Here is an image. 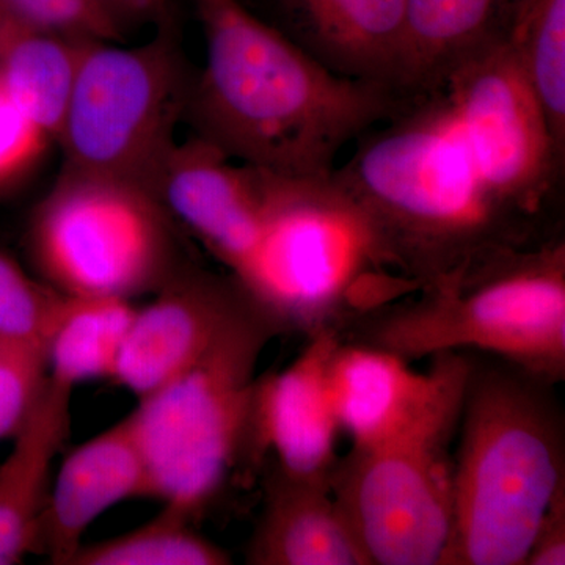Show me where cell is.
Masks as SVG:
<instances>
[{
    "mask_svg": "<svg viewBox=\"0 0 565 565\" xmlns=\"http://www.w3.org/2000/svg\"><path fill=\"white\" fill-rule=\"evenodd\" d=\"M255 565H371L332 484L275 465L247 555Z\"/></svg>",
    "mask_w": 565,
    "mask_h": 565,
    "instance_id": "cell-16",
    "label": "cell"
},
{
    "mask_svg": "<svg viewBox=\"0 0 565 565\" xmlns=\"http://www.w3.org/2000/svg\"><path fill=\"white\" fill-rule=\"evenodd\" d=\"M248 303L233 277L184 264L136 311L111 381L148 396L195 363Z\"/></svg>",
    "mask_w": 565,
    "mask_h": 565,
    "instance_id": "cell-11",
    "label": "cell"
},
{
    "mask_svg": "<svg viewBox=\"0 0 565 565\" xmlns=\"http://www.w3.org/2000/svg\"><path fill=\"white\" fill-rule=\"evenodd\" d=\"M330 181L419 289L489 253L550 239L487 191L440 90L363 134Z\"/></svg>",
    "mask_w": 565,
    "mask_h": 565,
    "instance_id": "cell-2",
    "label": "cell"
},
{
    "mask_svg": "<svg viewBox=\"0 0 565 565\" xmlns=\"http://www.w3.org/2000/svg\"><path fill=\"white\" fill-rule=\"evenodd\" d=\"M266 172L193 136L178 141L158 185L173 221L236 274L255 247Z\"/></svg>",
    "mask_w": 565,
    "mask_h": 565,
    "instance_id": "cell-12",
    "label": "cell"
},
{
    "mask_svg": "<svg viewBox=\"0 0 565 565\" xmlns=\"http://www.w3.org/2000/svg\"><path fill=\"white\" fill-rule=\"evenodd\" d=\"M340 341L337 330L311 334L288 367L258 379L253 397L250 451L273 449L285 473L329 484L341 427L327 370Z\"/></svg>",
    "mask_w": 565,
    "mask_h": 565,
    "instance_id": "cell-13",
    "label": "cell"
},
{
    "mask_svg": "<svg viewBox=\"0 0 565 565\" xmlns=\"http://www.w3.org/2000/svg\"><path fill=\"white\" fill-rule=\"evenodd\" d=\"M277 326L248 303L188 370L128 415L151 498L196 519L250 451L256 367Z\"/></svg>",
    "mask_w": 565,
    "mask_h": 565,
    "instance_id": "cell-6",
    "label": "cell"
},
{
    "mask_svg": "<svg viewBox=\"0 0 565 565\" xmlns=\"http://www.w3.org/2000/svg\"><path fill=\"white\" fill-rule=\"evenodd\" d=\"M65 300V294L33 280L20 264L0 252V337L47 345Z\"/></svg>",
    "mask_w": 565,
    "mask_h": 565,
    "instance_id": "cell-24",
    "label": "cell"
},
{
    "mask_svg": "<svg viewBox=\"0 0 565 565\" xmlns=\"http://www.w3.org/2000/svg\"><path fill=\"white\" fill-rule=\"evenodd\" d=\"M508 40L565 148V0H523Z\"/></svg>",
    "mask_w": 565,
    "mask_h": 565,
    "instance_id": "cell-23",
    "label": "cell"
},
{
    "mask_svg": "<svg viewBox=\"0 0 565 565\" xmlns=\"http://www.w3.org/2000/svg\"><path fill=\"white\" fill-rule=\"evenodd\" d=\"M125 31L128 25L163 20L172 11L174 0H95Z\"/></svg>",
    "mask_w": 565,
    "mask_h": 565,
    "instance_id": "cell-29",
    "label": "cell"
},
{
    "mask_svg": "<svg viewBox=\"0 0 565 565\" xmlns=\"http://www.w3.org/2000/svg\"><path fill=\"white\" fill-rule=\"evenodd\" d=\"M273 28L338 76L404 93L408 0H258ZM408 96V95H407Z\"/></svg>",
    "mask_w": 565,
    "mask_h": 565,
    "instance_id": "cell-14",
    "label": "cell"
},
{
    "mask_svg": "<svg viewBox=\"0 0 565 565\" xmlns=\"http://www.w3.org/2000/svg\"><path fill=\"white\" fill-rule=\"evenodd\" d=\"M47 377L46 344L0 337V440L21 429Z\"/></svg>",
    "mask_w": 565,
    "mask_h": 565,
    "instance_id": "cell-25",
    "label": "cell"
},
{
    "mask_svg": "<svg viewBox=\"0 0 565 565\" xmlns=\"http://www.w3.org/2000/svg\"><path fill=\"white\" fill-rule=\"evenodd\" d=\"M170 212L147 189L63 169L33 212L29 250L66 296L131 300L184 266Z\"/></svg>",
    "mask_w": 565,
    "mask_h": 565,
    "instance_id": "cell-9",
    "label": "cell"
},
{
    "mask_svg": "<svg viewBox=\"0 0 565 565\" xmlns=\"http://www.w3.org/2000/svg\"><path fill=\"white\" fill-rule=\"evenodd\" d=\"M565 564V487L556 494L535 533L523 565Z\"/></svg>",
    "mask_w": 565,
    "mask_h": 565,
    "instance_id": "cell-28",
    "label": "cell"
},
{
    "mask_svg": "<svg viewBox=\"0 0 565 565\" xmlns=\"http://www.w3.org/2000/svg\"><path fill=\"white\" fill-rule=\"evenodd\" d=\"M370 345L412 362L481 352L557 384L565 375V244L550 237L465 264L375 316Z\"/></svg>",
    "mask_w": 565,
    "mask_h": 565,
    "instance_id": "cell-4",
    "label": "cell"
},
{
    "mask_svg": "<svg viewBox=\"0 0 565 565\" xmlns=\"http://www.w3.org/2000/svg\"><path fill=\"white\" fill-rule=\"evenodd\" d=\"M115 43L90 40L82 47L57 140L63 169L129 182L158 196L196 71L170 14L147 43Z\"/></svg>",
    "mask_w": 565,
    "mask_h": 565,
    "instance_id": "cell-8",
    "label": "cell"
},
{
    "mask_svg": "<svg viewBox=\"0 0 565 565\" xmlns=\"http://www.w3.org/2000/svg\"><path fill=\"white\" fill-rule=\"evenodd\" d=\"M50 141V136L0 85V192L31 172Z\"/></svg>",
    "mask_w": 565,
    "mask_h": 565,
    "instance_id": "cell-27",
    "label": "cell"
},
{
    "mask_svg": "<svg viewBox=\"0 0 565 565\" xmlns=\"http://www.w3.org/2000/svg\"><path fill=\"white\" fill-rule=\"evenodd\" d=\"M385 269L394 267L373 226L330 177L266 172L258 237L232 277L280 332L311 337L379 310L386 294L371 278Z\"/></svg>",
    "mask_w": 565,
    "mask_h": 565,
    "instance_id": "cell-5",
    "label": "cell"
},
{
    "mask_svg": "<svg viewBox=\"0 0 565 565\" xmlns=\"http://www.w3.org/2000/svg\"><path fill=\"white\" fill-rule=\"evenodd\" d=\"M444 353L433 396L403 426L338 460L332 493L371 565H444L452 526L451 446L470 352Z\"/></svg>",
    "mask_w": 565,
    "mask_h": 565,
    "instance_id": "cell-7",
    "label": "cell"
},
{
    "mask_svg": "<svg viewBox=\"0 0 565 565\" xmlns=\"http://www.w3.org/2000/svg\"><path fill=\"white\" fill-rule=\"evenodd\" d=\"M85 41L0 17V85L52 141L61 137Z\"/></svg>",
    "mask_w": 565,
    "mask_h": 565,
    "instance_id": "cell-20",
    "label": "cell"
},
{
    "mask_svg": "<svg viewBox=\"0 0 565 565\" xmlns=\"http://www.w3.org/2000/svg\"><path fill=\"white\" fill-rule=\"evenodd\" d=\"M204 65L188 115L195 136L234 161L323 180L345 145L392 120L415 98L327 70L243 0H192Z\"/></svg>",
    "mask_w": 565,
    "mask_h": 565,
    "instance_id": "cell-1",
    "label": "cell"
},
{
    "mask_svg": "<svg viewBox=\"0 0 565 565\" xmlns=\"http://www.w3.org/2000/svg\"><path fill=\"white\" fill-rule=\"evenodd\" d=\"M73 390L47 377L0 465V565L21 564L36 552L54 462L68 440Z\"/></svg>",
    "mask_w": 565,
    "mask_h": 565,
    "instance_id": "cell-18",
    "label": "cell"
},
{
    "mask_svg": "<svg viewBox=\"0 0 565 565\" xmlns=\"http://www.w3.org/2000/svg\"><path fill=\"white\" fill-rule=\"evenodd\" d=\"M151 498L150 479L128 416L70 452L52 479L35 553L70 565L88 527L115 504Z\"/></svg>",
    "mask_w": 565,
    "mask_h": 565,
    "instance_id": "cell-15",
    "label": "cell"
},
{
    "mask_svg": "<svg viewBox=\"0 0 565 565\" xmlns=\"http://www.w3.org/2000/svg\"><path fill=\"white\" fill-rule=\"evenodd\" d=\"M553 385L504 360L471 355L444 565L525 564L565 487L564 415Z\"/></svg>",
    "mask_w": 565,
    "mask_h": 565,
    "instance_id": "cell-3",
    "label": "cell"
},
{
    "mask_svg": "<svg viewBox=\"0 0 565 565\" xmlns=\"http://www.w3.org/2000/svg\"><path fill=\"white\" fill-rule=\"evenodd\" d=\"M193 516L167 505L136 530L82 545L70 565H226L228 553L204 537Z\"/></svg>",
    "mask_w": 565,
    "mask_h": 565,
    "instance_id": "cell-22",
    "label": "cell"
},
{
    "mask_svg": "<svg viewBox=\"0 0 565 565\" xmlns=\"http://www.w3.org/2000/svg\"><path fill=\"white\" fill-rule=\"evenodd\" d=\"M0 17L77 40L118 41L122 36L95 0H0Z\"/></svg>",
    "mask_w": 565,
    "mask_h": 565,
    "instance_id": "cell-26",
    "label": "cell"
},
{
    "mask_svg": "<svg viewBox=\"0 0 565 565\" xmlns=\"http://www.w3.org/2000/svg\"><path fill=\"white\" fill-rule=\"evenodd\" d=\"M136 311L131 300L120 297L66 296L47 340L51 377L71 388L114 379Z\"/></svg>",
    "mask_w": 565,
    "mask_h": 565,
    "instance_id": "cell-21",
    "label": "cell"
},
{
    "mask_svg": "<svg viewBox=\"0 0 565 565\" xmlns=\"http://www.w3.org/2000/svg\"><path fill=\"white\" fill-rule=\"evenodd\" d=\"M440 92L487 191L515 221L542 237L559 206L565 148L509 40L475 52Z\"/></svg>",
    "mask_w": 565,
    "mask_h": 565,
    "instance_id": "cell-10",
    "label": "cell"
},
{
    "mask_svg": "<svg viewBox=\"0 0 565 565\" xmlns=\"http://www.w3.org/2000/svg\"><path fill=\"white\" fill-rule=\"evenodd\" d=\"M444 353L430 356L426 373L411 362L370 344L338 343L327 381L341 433L352 446H366L403 426L440 384Z\"/></svg>",
    "mask_w": 565,
    "mask_h": 565,
    "instance_id": "cell-17",
    "label": "cell"
},
{
    "mask_svg": "<svg viewBox=\"0 0 565 565\" xmlns=\"http://www.w3.org/2000/svg\"><path fill=\"white\" fill-rule=\"evenodd\" d=\"M523 0H408L403 88L440 90L465 58L509 39Z\"/></svg>",
    "mask_w": 565,
    "mask_h": 565,
    "instance_id": "cell-19",
    "label": "cell"
}]
</instances>
